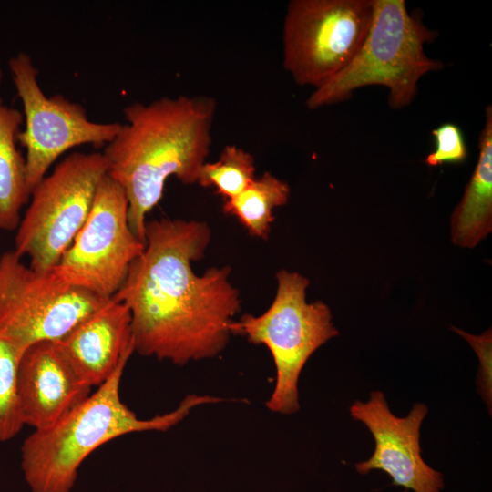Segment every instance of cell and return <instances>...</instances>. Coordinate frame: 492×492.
<instances>
[{
  "label": "cell",
  "mask_w": 492,
  "mask_h": 492,
  "mask_svg": "<svg viewBox=\"0 0 492 492\" xmlns=\"http://www.w3.org/2000/svg\"><path fill=\"white\" fill-rule=\"evenodd\" d=\"M146 244L112 296L131 317L134 350L183 365L219 355L241 311L229 266L192 270L210 241L207 222L162 218L146 222Z\"/></svg>",
  "instance_id": "cell-1"
},
{
  "label": "cell",
  "mask_w": 492,
  "mask_h": 492,
  "mask_svg": "<svg viewBox=\"0 0 492 492\" xmlns=\"http://www.w3.org/2000/svg\"><path fill=\"white\" fill-rule=\"evenodd\" d=\"M216 108L212 97L179 96L124 108L127 123L102 154L107 174L125 190L130 229L145 244L146 215L160 201L166 180L197 183Z\"/></svg>",
  "instance_id": "cell-2"
},
{
  "label": "cell",
  "mask_w": 492,
  "mask_h": 492,
  "mask_svg": "<svg viewBox=\"0 0 492 492\" xmlns=\"http://www.w3.org/2000/svg\"><path fill=\"white\" fill-rule=\"evenodd\" d=\"M128 359L82 403L52 426L34 430L21 446V469L31 492H70L83 461L97 448L119 436L167 431L196 406L222 401L190 394L164 415L140 419L121 400L120 382Z\"/></svg>",
  "instance_id": "cell-3"
},
{
  "label": "cell",
  "mask_w": 492,
  "mask_h": 492,
  "mask_svg": "<svg viewBox=\"0 0 492 492\" xmlns=\"http://www.w3.org/2000/svg\"><path fill=\"white\" fill-rule=\"evenodd\" d=\"M437 36L421 15L407 11L404 0H374L372 22L361 47L343 69L315 88L307 107L314 109L342 102L355 89L373 85L389 89L392 108L410 105L419 79L444 67L425 52V45Z\"/></svg>",
  "instance_id": "cell-4"
},
{
  "label": "cell",
  "mask_w": 492,
  "mask_h": 492,
  "mask_svg": "<svg viewBox=\"0 0 492 492\" xmlns=\"http://www.w3.org/2000/svg\"><path fill=\"white\" fill-rule=\"evenodd\" d=\"M277 291L271 306L261 315L244 314L230 326L254 344H264L271 352L275 371L273 391L266 407L282 415L300 409L298 383L312 354L339 332L332 321L328 305L321 301L308 302L310 281L302 274L280 270Z\"/></svg>",
  "instance_id": "cell-5"
},
{
  "label": "cell",
  "mask_w": 492,
  "mask_h": 492,
  "mask_svg": "<svg viewBox=\"0 0 492 492\" xmlns=\"http://www.w3.org/2000/svg\"><path fill=\"white\" fill-rule=\"evenodd\" d=\"M100 152H73L31 192L15 238V252L36 271L50 272L86 222L96 191L107 174Z\"/></svg>",
  "instance_id": "cell-6"
},
{
  "label": "cell",
  "mask_w": 492,
  "mask_h": 492,
  "mask_svg": "<svg viewBox=\"0 0 492 492\" xmlns=\"http://www.w3.org/2000/svg\"><path fill=\"white\" fill-rule=\"evenodd\" d=\"M109 299L25 265L14 250L0 257V336L23 350L62 340Z\"/></svg>",
  "instance_id": "cell-7"
},
{
  "label": "cell",
  "mask_w": 492,
  "mask_h": 492,
  "mask_svg": "<svg viewBox=\"0 0 492 492\" xmlns=\"http://www.w3.org/2000/svg\"><path fill=\"white\" fill-rule=\"evenodd\" d=\"M374 0H293L282 31L283 66L299 85L321 87L354 58Z\"/></svg>",
  "instance_id": "cell-8"
},
{
  "label": "cell",
  "mask_w": 492,
  "mask_h": 492,
  "mask_svg": "<svg viewBox=\"0 0 492 492\" xmlns=\"http://www.w3.org/2000/svg\"><path fill=\"white\" fill-rule=\"evenodd\" d=\"M144 248L130 229L125 190L106 174L86 222L52 272L70 285L108 299Z\"/></svg>",
  "instance_id": "cell-9"
},
{
  "label": "cell",
  "mask_w": 492,
  "mask_h": 492,
  "mask_svg": "<svg viewBox=\"0 0 492 492\" xmlns=\"http://www.w3.org/2000/svg\"><path fill=\"white\" fill-rule=\"evenodd\" d=\"M9 69L26 121L17 141L26 149V178L32 192L53 163L68 149L84 145H107L121 123H99L88 118L85 108L61 94L47 97L38 80L31 56L19 52L10 58Z\"/></svg>",
  "instance_id": "cell-10"
},
{
  "label": "cell",
  "mask_w": 492,
  "mask_h": 492,
  "mask_svg": "<svg viewBox=\"0 0 492 492\" xmlns=\"http://www.w3.org/2000/svg\"><path fill=\"white\" fill-rule=\"evenodd\" d=\"M354 420L362 422L374 436L375 448L365 461L355 464L359 474L372 470L387 473L393 485L414 492H441L443 475L422 456L420 428L428 407L415 403L405 417L394 415L382 391H373L367 402L354 401L350 408Z\"/></svg>",
  "instance_id": "cell-11"
},
{
  "label": "cell",
  "mask_w": 492,
  "mask_h": 492,
  "mask_svg": "<svg viewBox=\"0 0 492 492\" xmlns=\"http://www.w3.org/2000/svg\"><path fill=\"white\" fill-rule=\"evenodd\" d=\"M90 387L77 373L58 342L25 349L17 373V400L24 425L48 428L82 403Z\"/></svg>",
  "instance_id": "cell-12"
},
{
  "label": "cell",
  "mask_w": 492,
  "mask_h": 492,
  "mask_svg": "<svg viewBox=\"0 0 492 492\" xmlns=\"http://www.w3.org/2000/svg\"><path fill=\"white\" fill-rule=\"evenodd\" d=\"M58 343L78 375L98 387L135 352L129 311L111 297Z\"/></svg>",
  "instance_id": "cell-13"
},
{
  "label": "cell",
  "mask_w": 492,
  "mask_h": 492,
  "mask_svg": "<svg viewBox=\"0 0 492 492\" xmlns=\"http://www.w3.org/2000/svg\"><path fill=\"white\" fill-rule=\"evenodd\" d=\"M479 155L460 202L451 216L455 245L475 248L492 231V108L479 136Z\"/></svg>",
  "instance_id": "cell-14"
},
{
  "label": "cell",
  "mask_w": 492,
  "mask_h": 492,
  "mask_svg": "<svg viewBox=\"0 0 492 492\" xmlns=\"http://www.w3.org/2000/svg\"><path fill=\"white\" fill-rule=\"evenodd\" d=\"M23 114L0 97V230L15 231L31 196L25 157L16 147Z\"/></svg>",
  "instance_id": "cell-15"
},
{
  "label": "cell",
  "mask_w": 492,
  "mask_h": 492,
  "mask_svg": "<svg viewBox=\"0 0 492 492\" xmlns=\"http://www.w3.org/2000/svg\"><path fill=\"white\" fill-rule=\"evenodd\" d=\"M290 191L285 181L265 172L240 194L226 200L223 211L236 217L251 235L267 239L274 220L272 210L288 202Z\"/></svg>",
  "instance_id": "cell-16"
},
{
  "label": "cell",
  "mask_w": 492,
  "mask_h": 492,
  "mask_svg": "<svg viewBox=\"0 0 492 492\" xmlns=\"http://www.w3.org/2000/svg\"><path fill=\"white\" fill-rule=\"evenodd\" d=\"M255 164L251 154L235 145L226 146L215 162H205L197 183L214 187L225 200L240 194L254 179Z\"/></svg>",
  "instance_id": "cell-17"
},
{
  "label": "cell",
  "mask_w": 492,
  "mask_h": 492,
  "mask_svg": "<svg viewBox=\"0 0 492 492\" xmlns=\"http://www.w3.org/2000/svg\"><path fill=\"white\" fill-rule=\"evenodd\" d=\"M25 350L0 336V441L14 438L23 428L18 400L17 373Z\"/></svg>",
  "instance_id": "cell-18"
},
{
  "label": "cell",
  "mask_w": 492,
  "mask_h": 492,
  "mask_svg": "<svg viewBox=\"0 0 492 492\" xmlns=\"http://www.w3.org/2000/svg\"><path fill=\"white\" fill-rule=\"evenodd\" d=\"M434 150L425 159L429 167L445 163H463L468 156L461 128L454 123H445L432 130Z\"/></svg>",
  "instance_id": "cell-19"
},
{
  "label": "cell",
  "mask_w": 492,
  "mask_h": 492,
  "mask_svg": "<svg viewBox=\"0 0 492 492\" xmlns=\"http://www.w3.org/2000/svg\"><path fill=\"white\" fill-rule=\"evenodd\" d=\"M452 329L472 346L479 360V368L477 376V387L482 399L485 401L489 414L492 406V333L491 328L479 335H473L456 327Z\"/></svg>",
  "instance_id": "cell-20"
},
{
  "label": "cell",
  "mask_w": 492,
  "mask_h": 492,
  "mask_svg": "<svg viewBox=\"0 0 492 492\" xmlns=\"http://www.w3.org/2000/svg\"><path fill=\"white\" fill-rule=\"evenodd\" d=\"M2 79H3V69L1 67V61H0V85H1Z\"/></svg>",
  "instance_id": "cell-21"
},
{
  "label": "cell",
  "mask_w": 492,
  "mask_h": 492,
  "mask_svg": "<svg viewBox=\"0 0 492 492\" xmlns=\"http://www.w3.org/2000/svg\"><path fill=\"white\" fill-rule=\"evenodd\" d=\"M404 492H407V490H405Z\"/></svg>",
  "instance_id": "cell-22"
}]
</instances>
